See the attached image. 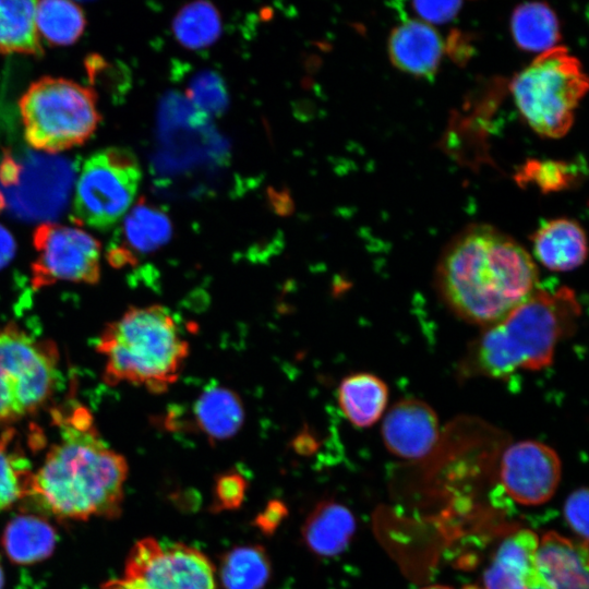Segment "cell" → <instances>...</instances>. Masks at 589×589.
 <instances>
[{
	"instance_id": "1",
	"label": "cell",
	"mask_w": 589,
	"mask_h": 589,
	"mask_svg": "<svg viewBox=\"0 0 589 589\" xmlns=\"http://www.w3.org/2000/svg\"><path fill=\"white\" fill-rule=\"evenodd\" d=\"M435 279L457 316L486 327L538 288L539 273L519 242L493 226L473 224L444 249Z\"/></svg>"
},
{
	"instance_id": "2",
	"label": "cell",
	"mask_w": 589,
	"mask_h": 589,
	"mask_svg": "<svg viewBox=\"0 0 589 589\" xmlns=\"http://www.w3.org/2000/svg\"><path fill=\"white\" fill-rule=\"evenodd\" d=\"M53 417L59 438L32 473L28 495L62 519L117 517L128 477L125 458L101 438L85 407L57 410Z\"/></svg>"
},
{
	"instance_id": "3",
	"label": "cell",
	"mask_w": 589,
	"mask_h": 589,
	"mask_svg": "<svg viewBox=\"0 0 589 589\" xmlns=\"http://www.w3.org/2000/svg\"><path fill=\"white\" fill-rule=\"evenodd\" d=\"M580 312L570 288L550 291L538 287L504 317L483 327L470 346L466 371L506 380L519 371L548 368L560 342L577 327Z\"/></svg>"
},
{
	"instance_id": "4",
	"label": "cell",
	"mask_w": 589,
	"mask_h": 589,
	"mask_svg": "<svg viewBox=\"0 0 589 589\" xmlns=\"http://www.w3.org/2000/svg\"><path fill=\"white\" fill-rule=\"evenodd\" d=\"M105 358L104 380L166 392L180 376L189 341L171 312L160 304L133 306L110 322L96 344Z\"/></svg>"
},
{
	"instance_id": "5",
	"label": "cell",
	"mask_w": 589,
	"mask_h": 589,
	"mask_svg": "<svg viewBox=\"0 0 589 589\" xmlns=\"http://www.w3.org/2000/svg\"><path fill=\"white\" fill-rule=\"evenodd\" d=\"M19 109L27 144L45 153L84 144L100 121L95 91L64 77L44 76L31 83Z\"/></svg>"
},
{
	"instance_id": "6",
	"label": "cell",
	"mask_w": 589,
	"mask_h": 589,
	"mask_svg": "<svg viewBox=\"0 0 589 589\" xmlns=\"http://www.w3.org/2000/svg\"><path fill=\"white\" fill-rule=\"evenodd\" d=\"M587 89L588 79L579 60L565 47L541 52L510 83L524 120L536 133L550 139L562 137L570 130Z\"/></svg>"
},
{
	"instance_id": "7",
	"label": "cell",
	"mask_w": 589,
	"mask_h": 589,
	"mask_svg": "<svg viewBox=\"0 0 589 589\" xmlns=\"http://www.w3.org/2000/svg\"><path fill=\"white\" fill-rule=\"evenodd\" d=\"M58 350L9 324L0 327V423L38 410L52 395L59 375Z\"/></svg>"
},
{
	"instance_id": "8",
	"label": "cell",
	"mask_w": 589,
	"mask_h": 589,
	"mask_svg": "<svg viewBox=\"0 0 589 589\" xmlns=\"http://www.w3.org/2000/svg\"><path fill=\"white\" fill-rule=\"evenodd\" d=\"M142 170L136 156L123 147H107L88 156L76 179L72 220L108 230L121 221L135 199Z\"/></svg>"
},
{
	"instance_id": "9",
	"label": "cell",
	"mask_w": 589,
	"mask_h": 589,
	"mask_svg": "<svg viewBox=\"0 0 589 589\" xmlns=\"http://www.w3.org/2000/svg\"><path fill=\"white\" fill-rule=\"evenodd\" d=\"M101 589H217L215 567L199 549L148 537L130 550L121 576Z\"/></svg>"
},
{
	"instance_id": "10",
	"label": "cell",
	"mask_w": 589,
	"mask_h": 589,
	"mask_svg": "<svg viewBox=\"0 0 589 589\" xmlns=\"http://www.w3.org/2000/svg\"><path fill=\"white\" fill-rule=\"evenodd\" d=\"M33 245L36 259L31 266V281L35 289L59 281H99L101 244L84 229L44 223L34 229Z\"/></svg>"
},
{
	"instance_id": "11",
	"label": "cell",
	"mask_w": 589,
	"mask_h": 589,
	"mask_svg": "<svg viewBox=\"0 0 589 589\" xmlns=\"http://www.w3.org/2000/svg\"><path fill=\"white\" fill-rule=\"evenodd\" d=\"M562 476L560 456L540 441L512 443L502 453L498 479L515 502L526 506L541 505L555 494Z\"/></svg>"
},
{
	"instance_id": "12",
	"label": "cell",
	"mask_w": 589,
	"mask_h": 589,
	"mask_svg": "<svg viewBox=\"0 0 589 589\" xmlns=\"http://www.w3.org/2000/svg\"><path fill=\"white\" fill-rule=\"evenodd\" d=\"M381 435L386 449L394 456L422 459L440 441L437 413L422 399H400L385 411Z\"/></svg>"
},
{
	"instance_id": "13",
	"label": "cell",
	"mask_w": 589,
	"mask_h": 589,
	"mask_svg": "<svg viewBox=\"0 0 589 589\" xmlns=\"http://www.w3.org/2000/svg\"><path fill=\"white\" fill-rule=\"evenodd\" d=\"M107 256L113 266L134 264L135 257L160 249L171 238L172 224L159 207L141 199L121 219Z\"/></svg>"
},
{
	"instance_id": "14",
	"label": "cell",
	"mask_w": 589,
	"mask_h": 589,
	"mask_svg": "<svg viewBox=\"0 0 589 589\" xmlns=\"http://www.w3.org/2000/svg\"><path fill=\"white\" fill-rule=\"evenodd\" d=\"M443 53L444 44L441 36L425 22L410 20L390 33L389 59L405 73L432 77L438 69Z\"/></svg>"
},
{
	"instance_id": "15",
	"label": "cell",
	"mask_w": 589,
	"mask_h": 589,
	"mask_svg": "<svg viewBox=\"0 0 589 589\" xmlns=\"http://www.w3.org/2000/svg\"><path fill=\"white\" fill-rule=\"evenodd\" d=\"M245 418L241 397L231 388L211 384L199 394L183 429L202 433L211 443L233 437Z\"/></svg>"
},
{
	"instance_id": "16",
	"label": "cell",
	"mask_w": 589,
	"mask_h": 589,
	"mask_svg": "<svg viewBox=\"0 0 589 589\" xmlns=\"http://www.w3.org/2000/svg\"><path fill=\"white\" fill-rule=\"evenodd\" d=\"M531 243L534 257L551 271H573L587 257L586 233L576 220L569 218L543 223L531 236Z\"/></svg>"
},
{
	"instance_id": "17",
	"label": "cell",
	"mask_w": 589,
	"mask_h": 589,
	"mask_svg": "<svg viewBox=\"0 0 589 589\" xmlns=\"http://www.w3.org/2000/svg\"><path fill=\"white\" fill-rule=\"evenodd\" d=\"M356 531V519L344 504L326 498L310 512L301 528L306 549L323 557L336 556L349 545Z\"/></svg>"
},
{
	"instance_id": "18",
	"label": "cell",
	"mask_w": 589,
	"mask_h": 589,
	"mask_svg": "<svg viewBox=\"0 0 589 589\" xmlns=\"http://www.w3.org/2000/svg\"><path fill=\"white\" fill-rule=\"evenodd\" d=\"M587 554V546H577L560 533L549 531L539 542L536 564L553 589H588Z\"/></svg>"
},
{
	"instance_id": "19",
	"label": "cell",
	"mask_w": 589,
	"mask_h": 589,
	"mask_svg": "<svg viewBox=\"0 0 589 589\" xmlns=\"http://www.w3.org/2000/svg\"><path fill=\"white\" fill-rule=\"evenodd\" d=\"M388 394V386L382 378L369 372H357L339 383L337 401L352 425L369 428L384 416Z\"/></svg>"
},
{
	"instance_id": "20",
	"label": "cell",
	"mask_w": 589,
	"mask_h": 589,
	"mask_svg": "<svg viewBox=\"0 0 589 589\" xmlns=\"http://www.w3.org/2000/svg\"><path fill=\"white\" fill-rule=\"evenodd\" d=\"M57 533L45 519L35 515H19L4 528L2 546L11 562L29 565L50 556L56 548Z\"/></svg>"
},
{
	"instance_id": "21",
	"label": "cell",
	"mask_w": 589,
	"mask_h": 589,
	"mask_svg": "<svg viewBox=\"0 0 589 589\" xmlns=\"http://www.w3.org/2000/svg\"><path fill=\"white\" fill-rule=\"evenodd\" d=\"M38 0H0V52L43 53L36 27Z\"/></svg>"
},
{
	"instance_id": "22",
	"label": "cell",
	"mask_w": 589,
	"mask_h": 589,
	"mask_svg": "<svg viewBox=\"0 0 589 589\" xmlns=\"http://www.w3.org/2000/svg\"><path fill=\"white\" fill-rule=\"evenodd\" d=\"M510 32L520 49L539 53L554 48L561 37L555 12L539 1L522 3L514 10Z\"/></svg>"
},
{
	"instance_id": "23",
	"label": "cell",
	"mask_w": 589,
	"mask_h": 589,
	"mask_svg": "<svg viewBox=\"0 0 589 589\" xmlns=\"http://www.w3.org/2000/svg\"><path fill=\"white\" fill-rule=\"evenodd\" d=\"M272 574V563L260 544L235 546L226 552L219 564L224 589H264Z\"/></svg>"
},
{
	"instance_id": "24",
	"label": "cell",
	"mask_w": 589,
	"mask_h": 589,
	"mask_svg": "<svg viewBox=\"0 0 589 589\" xmlns=\"http://www.w3.org/2000/svg\"><path fill=\"white\" fill-rule=\"evenodd\" d=\"M85 25L84 12L73 0H38L37 32L51 45L74 44L84 33Z\"/></svg>"
},
{
	"instance_id": "25",
	"label": "cell",
	"mask_w": 589,
	"mask_h": 589,
	"mask_svg": "<svg viewBox=\"0 0 589 589\" xmlns=\"http://www.w3.org/2000/svg\"><path fill=\"white\" fill-rule=\"evenodd\" d=\"M177 40L185 48L200 50L212 46L221 34V17L207 0H195L177 13L172 22Z\"/></svg>"
},
{
	"instance_id": "26",
	"label": "cell",
	"mask_w": 589,
	"mask_h": 589,
	"mask_svg": "<svg viewBox=\"0 0 589 589\" xmlns=\"http://www.w3.org/2000/svg\"><path fill=\"white\" fill-rule=\"evenodd\" d=\"M11 430L0 435V512L29 494L32 471L27 461L11 449Z\"/></svg>"
},
{
	"instance_id": "27",
	"label": "cell",
	"mask_w": 589,
	"mask_h": 589,
	"mask_svg": "<svg viewBox=\"0 0 589 589\" xmlns=\"http://www.w3.org/2000/svg\"><path fill=\"white\" fill-rule=\"evenodd\" d=\"M538 545V536L531 530L522 529L508 536L500 544L493 560L521 570L528 577V589H538L549 585L537 568Z\"/></svg>"
},
{
	"instance_id": "28",
	"label": "cell",
	"mask_w": 589,
	"mask_h": 589,
	"mask_svg": "<svg viewBox=\"0 0 589 589\" xmlns=\"http://www.w3.org/2000/svg\"><path fill=\"white\" fill-rule=\"evenodd\" d=\"M187 96L192 106L206 117L221 116L229 104L223 77L209 70L201 71L190 80Z\"/></svg>"
},
{
	"instance_id": "29",
	"label": "cell",
	"mask_w": 589,
	"mask_h": 589,
	"mask_svg": "<svg viewBox=\"0 0 589 589\" xmlns=\"http://www.w3.org/2000/svg\"><path fill=\"white\" fill-rule=\"evenodd\" d=\"M577 170L572 164L563 161L531 160L518 173V179L534 182L544 192L557 191L570 187Z\"/></svg>"
},
{
	"instance_id": "30",
	"label": "cell",
	"mask_w": 589,
	"mask_h": 589,
	"mask_svg": "<svg viewBox=\"0 0 589 589\" xmlns=\"http://www.w3.org/2000/svg\"><path fill=\"white\" fill-rule=\"evenodd\" d=\"M249 488L248 479L238 470L229 469L215 477L213 512L236 510L242 505Z\"/></svg>"
},
{
	"instance_id": "31",
	"label": "cell",
	"mask_w": 589,
	"mask_h": 589,
	"mask_svg": "<svg viewBox=\"0 0 589 589\" xmlns=\"http://www.w3.org/2000/svg\"><path fill=\"white\" fill-rule=\"evenodd\" d=\"M564 518L570 529L588 544V490L586 486L573 491L565 501Z\"/></svg>"
},
{
	"instance_id": "32",
	"label": "cell",
	"mask_w": 589,
	"mask_h": 589,
	"mask_svg": "<svg viewBox=\"0 0 589 589\" xmlns=\"http://www.w3.org/2000/svg\"><path fill=\"white\" fill-rule=\"evenodd\" d=\"M485 589H528V578L519 569L492 561L483 575Z\"/></svg>"
},
{
	"instance_id": "33",
	"label": "cell",
	"mask_w": 589,
	"mask_h": 589,
	"mask_svg": "<svg viewBox=\"0 0 589 589\" xmlns=\"http://www.w3.org/2000/svg\"><path fill=\"white\" fill-rule=\"evenodd\" d=\"M412 5L428 24H444L457 15L461 0H412Z\"/></svg>"
},
{
	"instance_id": "34",
	"label": "cell",
	"mask_w": 589,
	"mask_h": 589,
	"mask_svg": "<svg viewBox=\"0 0 589 589\" xmlns=\"http://www.w3.org/2000/svg\"><path fill=\"white\" fill-rule=\"evenodd\" d=\"M288 515L286 504L280 500H272L254 518L255 527L266 536L275 533Z\"/></svg>"
},
{
	"instance_id": "35",
	"label": "cell",
	"mask_w": 589,
	"mask_h": 589,
	"mask_svg": "<svg viewBox=\"0 0 589 589\" xmlns=\"http://www.w3.org/2000/svg\"><path fill=\"white\" fill-rule=\"evenodd\" d=\"M14 251L15 243L12 235L0 225V268L12 260Z\"/></svg>"
},
{
	"instance_id": "36",
	"label": "cell",
	"mask_w": 589,
	"mask_h": 589,
	"mask_svg": "<svg viewBox=\"0 0 589 589\" xmlns=\"http://www.w3.org/2000/svg\"><path fill=\"white\" fill-rule=\"evenodd\" d=\"M272 204L275 206V211L279 214H286L291 211L292 203L289 197V195L285 194L284 192H277L275 191L271 195Z\"/></svg>"
},
{
	"instance_id": "37",
	"label": "cell",
	"mask_w": 589,
	"mask_h": 589,
	"mask_svg": "<svg viewBox=\"0 0 589 589\" xmlns=\"http://www.w3.org/2000/svg\"><path fill=\"white\" fill-rule=\"evenodd\" d=\"M421 589H453V588L448 586H444V585H431V586L423 587Z\"/></svg>"
},
{
	"instance_id": "38",
	"label": "cell",
	"mask_w": 589,
	"mask_h": 589,
	"mask_svg": "<svg viewBox=\"0 0 589 589\" xmlns=\"http://www.w3.org/2000/svg\"><path fill=\"white\" fill-rule=\"evenodd\" d=\"M3 582H4L3 570H2V567L0 565V589H2Z\"/></svg>"
}]
</instances>
